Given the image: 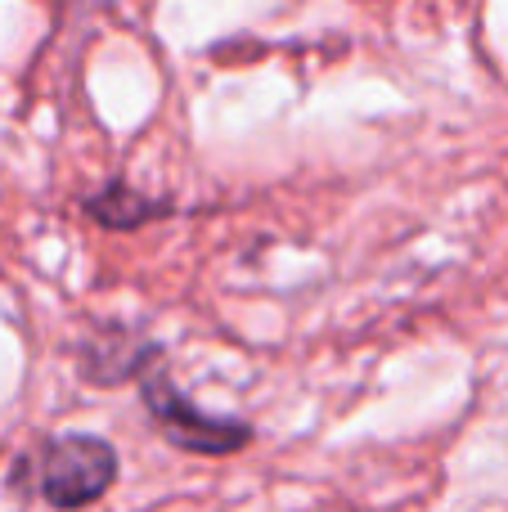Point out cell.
Here are the masks:
<instances>
[{"mask_svg": "<svg viewBox=\"0 0 508 512\" xmlns=\"http://www.w3.org/2000/svg\"><path fill=\"white\" fill-rule=\"evenodd\" d=\"M117 481V450L99 436H54L36 450V495L50 508L95 504Z\"/></svg>", "mask_w": 508, "mask_h": 512, "instance_id": "obj_1", "label": "cell"}, {"mask_svg": "<svg viewBox=\"0 0 508 512\" xmlns=\"http://www.w3.org/2000/svg\"><path fill=\"white\" fill-rule=\"evenodd\" d=\"M144 405H149V414L158 418V427L171 436V441L194 450V454H234L252 441L248 423L212 418V414H203V409H194V400L180 396L162 369L144 373Z\"/></svg>", "mask_w": 508, "mask_h": 512, "instance_id": "obj_2", "label": "cell"}, {"mask_svg": "<svg viewBox=\"0 0 508 512\" xmlns=\"http://www.w3.org/2000/svg\"><path fill=\"white\" fill-rule=\"evenodd\" d=\"M90 212L104 216L108 225H135L140 216H149L153 207H149V203H131V198H126V189L117 185V189H108V194L99 198V203H90Z\"/></svg>", "mask_w": 508, "mask_h": 512, "instance_id": "obj_3", "label": "cell"}]
</instances>
